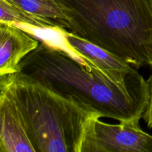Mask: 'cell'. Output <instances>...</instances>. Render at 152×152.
Returning a JSON list of instances; mask_svg holds the SVG:
<instances>
[{
  "instance_id": "6",
  "label": "cell",
  "mask_w": 152,
  "mask_h": 152,
  "mask_svg": "<svg viewBox=\"0 0 152 152\" xmlns=\"http://www.w3.org/2000/svg\"><path fill=\"white\" fill-rule=\"evenodd\" d=\"M39 41L16 25L0 23V77L16 74L22 59Z\"/></svg>"
},
{
  "instance_id": "10",
  "label": "cell",
  "mask_w": 152,
  "mask_h": 152,
  "mask_svg": "<svg viewBox=\"0 0 152 152\" xmlns=\"http://www.w3.org/2000/svg\"><path fill=\"white\" fill-rule=\"evenodd\" d=\"M147 82L149 87V100L142 117L146 123L147 126L149 129H152V74L150 76Z\"/></svg>"
},
{
  "instance_id": "9",
  "label": "cell",
  "mask_w": 152,
  "mask_h": 152,
  "mask_svg": "<svg viewBox=\"0 0 152 152\" xmlns=\"http://www.w3.org/2000/svg\"><path fill=\"white\" fill-rule=\"evenodd\" d=\"M30 14L56 25L58 28L68 30L65 16L54 0H10Z\"/></svg>"
},
{
  "instance_id": "7",
  "label": "cell",
  "mask_w": 152,
  "mask_h": 152,
  "mask_svg": "<svg viewBox=\"0 0 152 152\" xmlns=\"http://www.w3.org/2000/svg\"><path fill=\"white\" fill-rule=\"evenodd\" d=\"M0 152H35L18 110L0 91Z\"/></svg>"
},
{
  "instance_id": "3",
  "label": "cell",
  "mask_w": 152,
  "mask_h": 152,
  "mask_svg": "<svg viewBox=\"0 0 152 152\" xmlns=\"http://www.w3.org/2000/svg\"><path fill=\"white\" fill-rule=\"evenodd\" d=\"M0 77L35 152H80L86 126L99 114L18 73Z\"/></svg>"
},
{
  "instance_id": "8",
  "label": "cell",
  "mask_w": 152,
  "mask_h": 152,
  "mask_svg": "<svg viewBox=\"0 0 152 152\" xmlns=\"http://www.w3.org/2000/svg\"><path fill=\"white\" fill-rule=\"evenodd\" d=\"M0 23L27 25L39 29L58 28L50 21L30 14L10 0H0Z\"/></svg>"
},
{
  "instance_id": "4",
  "label": "cell",
  "mask_w": 152,
  "mask_h": 152,
  "mask_svg": "<svg viewBox=\"0 0 152 152\" xmlns=\"http://www.w3.org/2000/svg\"><path fill=\"white\" fill-rule=\"evenodd\" d=\"M99 114L90 119L80 152H152V135L144 132L140 120L109 124Z\"/></svg>"
},
{
  "instance_id": "2",
  "label": "cell",
  "mask_w": 152,
  "mask_h": 152,
  "mask_svg": "<svg viewBox=\"0 0 152 152\" xmlns=\"http://www.w3.org/2000/svg\"><path fill=\"white\" fill-rule=\"evenodd\" d=\"M68 31L136 68H152L151 0H54Z\"/></svg>"
},
{
  "instance_id": "11",
  "label": "cell",
  "mask_w": 152,
  "mask_h": 152,
  "mask_svg": "<svg viewBox=\"0 0 152 152\" xmlns=\"http://www.w3.org/2000/svg\"><path fill=\"white\" fill-rule=\"evenodd\" d=\"M151 3H152V0H151Z\"/></svg>"
},
{
  "instance_id": "1",
  "label": "cell",
  "mask_w": 152,
  "mask_h": 152,
  "mask_svg": "<svg viewBox=\"0 0 152 152\" xmlns=\"http://www.w3.org/2000/svg\"><path fill=\"white\" fill-rule=\"evenodd\" d=\"M19 75L76 101L101 117L140 120L149 100L147 80L119 86L90 71L69 52L42 40L19 65Z\"/></svg>"
},
{
  "instance_id": "5",
  "label": "cell",
  "mask_w": 152,
  "mask_h": 152,
  "mask_svg": "<svg viewBox=\"0 0 152 152\" xmlns=\"http://www.w3.org/2000/svg\"><path fill=\"white\" fill-rule=\"evenodd\" d=\"M71 54L82 64L109 81L126 87L145 80L137 68L114 53L77 37L66 29L55 28Z\"/></svg>"
}]
</instances>
